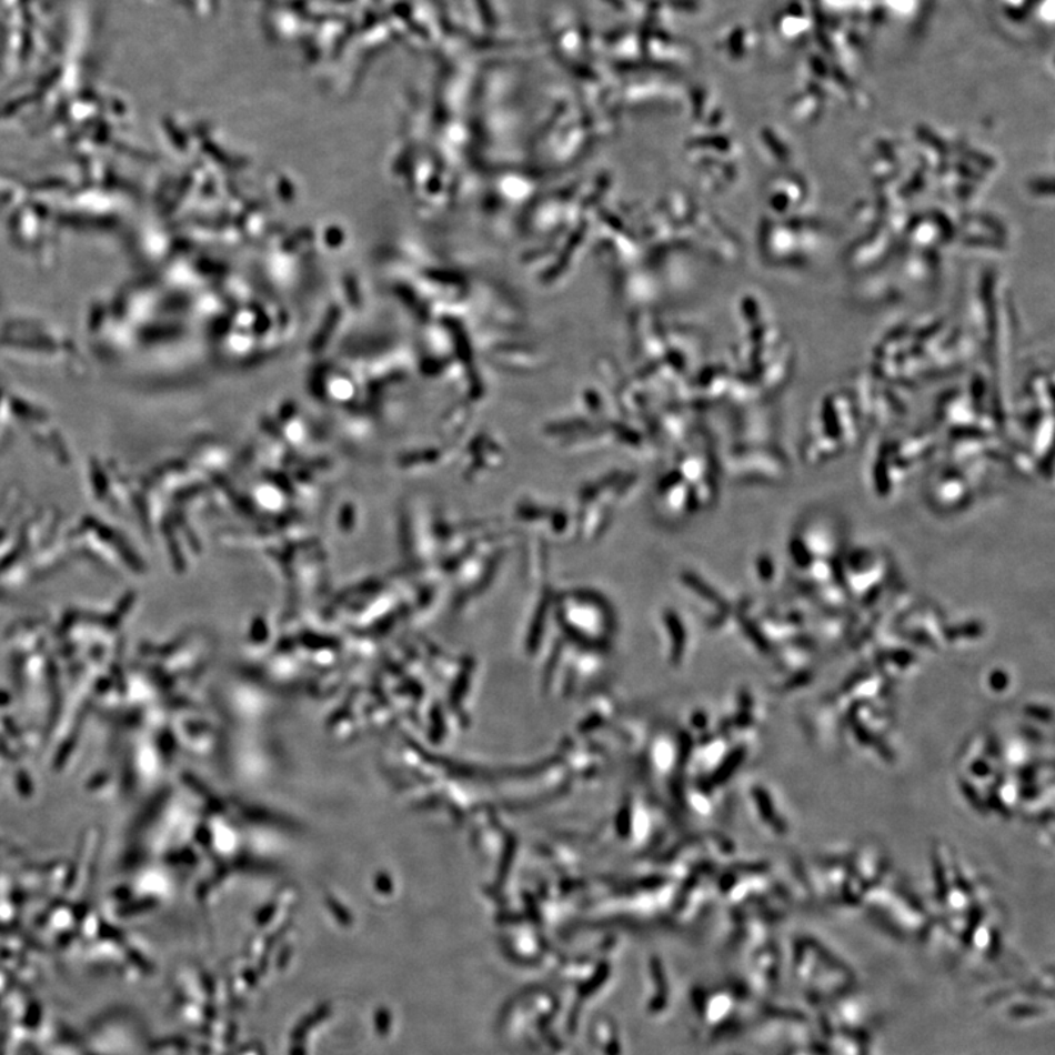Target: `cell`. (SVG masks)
Here are the masks:
<instances>
[{"mask_svg":"<svg viewBox=\"0 0 1055 1055\" xmlns=\"http://www.w3.org/2000/svg\"><path fill=\"white\" fill-rule=\"evenodd\" d=\"M63 0H0V61L30 66L58 43L66 20Z\"/></svg>","mask_w":1055,"mask_h":1055,"instance_id":"6da1fadb","label":"cell"}]
</instances>
